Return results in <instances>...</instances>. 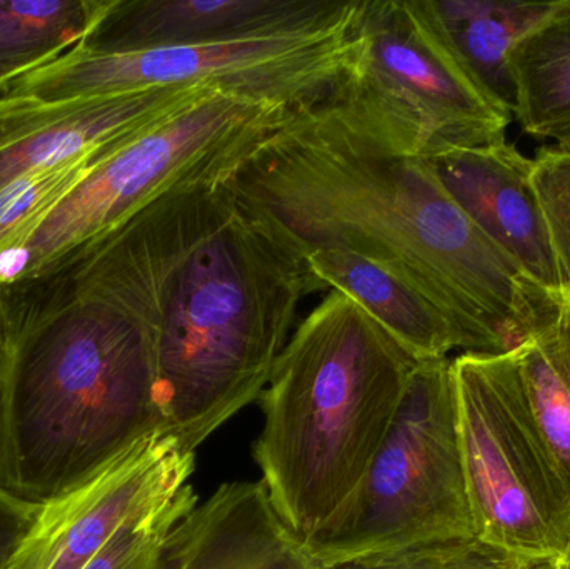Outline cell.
<instances>
[{
  "label": "cell",
  "instance_id": "6da1fadb",
  "mask_svg": "<svg viewBox=\"0 0 570 569\" xmlns=\"http://www.w3.org/2000/svg\"><path fill=\"white\" fill-rule=\"evenodd\" d=\"M234 179L169 194L69 261L146 317L166 433L190 453L259 401L302 301L327 290Z\"/></svg>",
  "mask_w": 570,
  "mask_h": 569
},
{
  "label": "cell",
  "instance_id": "7a4b0ae2",
  "mask_svg": "<svg viewBox=\"0 0 570 569\" xmlns=\"http://www.w3.org/2000/svg\"><path fill=\"white\" fill-rule=\"evenodd\" d=\"M234 186L305 251L355 254L414 287L462 353L518 350L551 290L459 207L425 157L379 139L331 96L301 110Z\"/></svg>",
  "mask_w": 570,
  "mask_h": 569
},
{
  "label": "cell",
  "instance_id": "3957f363",
  "mask_svg": "<svg viewBox=\"0 0 570 569\" xmlns=\"http://www.w3.org/2000/svg\"><path fill=\"white\" fill-rule=\"evenodd\" d=\"M0 484L29 503L166 433L153 330L72 264L0 286Z\"/></svg>",
  "mask_w": 570,
  "mask_h": 569
},
{
  "label": "cell",
  "instance_id": "277c9868",
  "mask_svg": "<svg viewBox=\"0 0 570 569\" xmlns=\"http://www.w3.org/2000/svg\"><path fill=\"white\" fill-rule=\"evenodd\" d=\"M415 366L337 291L295 327L261 394L253 453L273 507L302 543L354 493Z\"/></svg>",
  "mask_w": 570,
  "mask_h": 569
},
{
  "label": "cell",
  "instance_id": "5b68a950",
  "mask_svg": "<svg viewBox=\"0 0 570 569\" xmlns=\"http://www.w3.org/2000/svg\"><path fill=\"white\" fill-rule=\"evenodd\" d=\"M304 109L217 89L154 120L0 256V286L52 273L169 194L233 180Z\"/></svg>",
  "mask_w": 570,
  "mask_h": 569
},
{
  "label": "cell",
  "instance_id": "8992f818",
  "mask_svg": "<svg viewBox=\"0 0 570 569\" xmlns=\"http://www.w3.org/2000/svg\"><path fill=\"white\" fill-rule=\"evenodd\" d=\"M478 540L459 436L451 357L417 363L354 493L304 541L318 568Z\"/></svg>",
  "mask_w": 570,
  "mask_h": 569
},
{
  "label": "cell",
  "instance_id": "52a82bcc",
  "mask_svg": "<svg viewBox=\"0 0 570 569\" xmlns=\"http://www.w3.org/2000/svg\"><path fill=\"white\" fill-rule=\"evenodd\" d=\"M358 10L331 29L217 46L124 53H94L77 46L3 86L0 99L62 102L160 87L213 86L254 99L314 106L337 89L354 63Z\"/></svg>",
  "mask_w": 570,
  "mask_h": 569
},
{
  "label": "cell",
  "instance_id": "ba28073f",
  "mask_svg": "<svg viewBox=\"0 0 570 569\" xmlns=\"http://www.w3.org/2000/svg\"><path fill=\"white\" fill-rule=\"evenodd\" d=\"M475 538L521 557L570 543V493L535 423L515 351L452 360Z\"/></svg>",
  "mask_w": 570,
  "mask_h": 569
},
{
  "label": "cell",
  "instance_id": "9c48e42d",
  "mask_svg": "<svg viewBox=\"0 0 570 569\" xmlns=\"http://www.w3.org/2000/svg\"><path fill=\"white\" fill-rule=\"evenodd\" d=\"M357 36L331 97L379 139L421 157L505 140L514 117L469 79L417 0H362Z\"/></svg>",
  "mask_w": 570,
  "mask_h": 569
},
{
  "label": "cell",
  "instance_id": "30bf717a",
  "mask_svg": "<svg viewBox=\"0 0 570 569\" xmlns=\"http://www.w3.org/2000/svg\"><path fill=\"white\" fill-rule=\"evenodd\" d=\"M194 467L196 453L169 434L142 441L40 503L7 569H82L129 518L189 484Z\"/></svg>",
  "mask_w": 570,
  "mask_h": 569
},
{
  "label": "cell",
  "instance_id": "8fae6325",
  "mask_svg": "<svg viewBox=\"0 0 570 569\" xmlns=\"http://www.w3.org/2000/svg\"><path fill=\"white\" fill-rule=\"evenodd\" d=\"M361 0H107L79 43L94 53L217 46L341 26Z\"/></svg>",
  "mask_w": 570,
  "mask_h": 569
},
{
  "label": "cell",
  "instance_id": "7c38bea8",
  "mask_svg": "<svg viewBox=\"0 0 570 569\" xmlns=\"http://www.w3.org/2000/svg\"><path fill=\"white\" fill-rule=\"evenodd\" d=\"M217 89L160 87L62 102L0 99V196L40 170L124 139Z\"/></svg>",
  "mask_w": 570,
  "mask_h": 569
},
{
  "label": "cell",
  "instance_id": "4fadbf2b",
  "mask_svg": "<svg viewBox=\"0 0 570 569\" xmlns=\"http://www.w3.org/2000/svg\"><path fill=\"white\" fill-rule=\"evenodd\" d=\"M425 159L459 207L531 279L542 286L566 287L532 186V157L501 140L454 147Z\"/></svg>",
  "mask_w": 570,
  "mask_h": 569
},
{
  "label": "cell",
  "instance_id": "5bb4252c",
  "mask_svg": "<svg viewBox=\"0 0 570 569\" xmlns=\"http://www.w3.org/2000/svg\"><path fill=\"white\" fill-rule=\"evenodd\" d=\"M159 569H321L263 481L226 483L170 531Z\"/></svg>",
  "mask_w": 570,
  "mask_h": 569
},
{
  "label": "cell",
  "instance_id": "9a60e30c",
  "mask_svg": "<svg viewBox=\"0 0 570 569\" xmlns=\"http://www.w3.org/2000/svg\"><path fill=\"white\" fill-rule=\"evenodd\" d=\"M559 0H417L422 16L469 79L512 114L515 90L509 53Z\"/></svg>",
  "mask_w": 570,
  "mask_h": 569
},
{
  "label": "cell",
  "instance_id": "2e32d148",
  "mask_svg": "<svg viewBox=\"0 0 570 569\" xmlns=\"http://www.w3.org/2000/svg\"><path fill=\"white\" fill-rule=\"evenodd\" d=\"M307 261L315 276L354 301L417 363L445 360L459 350L448 317L414 287L377 264L338 249H311Z\"/></svg>",
  "mask_w": 570,
  "mask_h": 569
},
{
  "label": "cell",
  "instance_id": "e0dca14e",
  "mask_svg": "<svg viewBox=\"0 0 570 569\" xmlns=\"http://www.w3.org/2000/svg\"><path fill=\"white\" fill-rule=\"evenodd\" d=\"M514 80L512 117L525 134L570 149V0H559L509 53Z\"/></svg>",
  "mask_w": 570,
  "mask_h": 569
},
{
  "label": "cell",
  "instance_id": "ac0fdd59",
  "mask_svg": "<svg viewBox=\"0 0 570 569\" xmlns=\"http://www.w3.org/2000/svg\"><path fill=\"white\" fill-rule=\"evenodd\" d=\"M515 354L535 423L570 493V286L551 290Z\"/></svg>",
  "mask_w": 570,
  "mask_h": 569
},
{
  "label": "cell",
  "instance_id": "d6986e66",
  "mask_svg": "<svg viewBox=\"0 0 570 569\" xmlns=\"http://www.w3.org/2000/svg\"><path fill=\"white\" fill-rule=\"evenodd\" d=\"M107 0H0V89L86 39Z\"/></svg>",
  "mask_w": 570,
  "mask_h": 569
},
{
  "label": "cell",
  "instance_id": "ffe728a7",
  "mask_svg": "<svg viewBox=\"0 0 570 569\" xmlns=\"http://www.w3.org/2000/svg\"><path fill=\"white\" fill-rule=\"evenodd\" d=\"M124 139L63 160L9 187L0 196V256L19 244Z\"/></svg>",
  "mask_w": 570,
  "mask_h": 569
},
{
  "label": "cell",
  "instance_id": "44dd1931",
  "mask_svg": "<svg viewBox=\"0 0 570 569\" xmlns=\"http://www.w3.org/2000/svg\"><path fill=\"white\" fill-rule=\"evenodd\" d=\"M199 503L190 484L134 514L82 569H159L167 538Z\"/></svg>",
  "mask_w": 570,
  "mask_h": 569
},
{
  "label": "cell",
  "instance_id": "7402d4cb",
  "mask_svg": "<svg viewBox=\"0 0 570 569\" xmlns=\"http://www.w3.org/2000/svg\"><path fill=\"white\" fill-rule=\"evenodd\" d=\"M532 186L541 204L566 286H570V149L542 147L532 157Z\"/></svg>",
  "mask_w": 570,
  "mask_h": 569
},
{
  "label": "cell",
  "instance_id": "603a6c76",
  "mask_svg": "<svg viewBox=\"0 0 570 569\" xmlns=\"http://www.w3.org/2000/svg\"><path fill=\"white\" fill-rule=\"evenodd\" d=\"M504 551L479 540L429 545L324 569H502Z\"/></svg>",
  "mask_w": 570,
  "mask_h": 569
},
{
  "label": "cell",
  "instance_id": "cb8c5ba5",
  "mask_svg": "<svg viewBox=\"0 0 570 569\" xmlns=\"http://www.w3.org/2000/svg\"><path fill=\"white\" fill-rule=\"evenodd\" d=\"M39 504L16 497L0 484V569H7L26 537Z\"/></svg>",
  "mask_w": 570,
  "mask_h": 569
},
{
  "label": "cell",
  "instance_id": "d4e9b609",
  "mask_svg": "<svg viewBox=\"0 0 570 569\" xmlns=\"http://www.w3.org/2000/svg\"><path fill=\"white\" fill-rule=\"evenodd\" d=\"M502 569H559L558 557H521L505 553Z\"/></svg>",
  "mask_w": 570,
  "mask_h": 569
},
{
  "label": "cell",
  "instance_id": "484cf974",
  "mask_svg": "<svg viewBox=\"0 0 570 569\" xmlns=\"http://www.w3.org/2000/svg\"><path fill=\"white\" fill-rule=\"evenodd\" d=\"M559 569H570V543L564 551L558 557Z\"/></svg>",
  "mask_w": 570,
  "mask_h": 569
},
{
  "label": "cell",
  "instance_id": "4316f807",
  "mask_svg": "<svg viewBox=\"0 0 570 569\" xmlns=\"http://www.w3.org/2000/svg\"><path fill=\"white\" fill-rule=\"evenodd\" d=\"M2 361H3V334H2V316H0V390H2Z\"/></svg>",
  "mask_w": 570,
  "mask_h": 569
}]
</instances>
